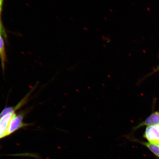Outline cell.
<instances>
[{"label": "cell", "mask_w": 159, "mask_h": 159, "mask_svg": "<svg viewBox=\"0 0 159 159\" xmlns=\"http://www.w3.org/2000/svg\"><path fill=\"white\" fill-rule=\"evenodd\" d=\"M141 144L147 147L151 152L159 158V146L149 142H140Z\"/></svg>", "instance_id": "8992f818"}, {"label": "cell", "mask_w": 159, "mask_h": 159, "mask_svg": "<svg viewBox=\"0 0 159 159\" xmlns=\"http://www.w3.org/2000/svg\"><path fill=\"white\" fill-rule=\"evenodd\" d=\"M1 32H0V59H1L2 67L3 70L5 69L6 61V53L4 40L2 36Z\"/></svg>", "instance_id": "5b68a950"}, {"label": "cell", "mask_w": 159, "mask_h": 159, "mask_svg": "<svg viewBox=\"0 0 159 159\" xmlns=\"http://www.w3.org/2000/svg\"><path fill=\"white\" fill-rule=\"evenodd\" d=\"M14 111L13 110V109L12 108H10V107H9V108H7L4 109V110L2 111L1 114H0V118H2V117L4 116V115L8 114V113L13 112Z\"/></svg>", "instance_id": "52a82bcc"}, {"label": "cell", "mask_w": 159, "mask_h": 159, "mask_svg": "<svg viewBox=\"0 0 159 159\" xmlns=\"http://www.w3.org/2000/svg\"><path fill=\"white\" fill-rule=\"evenodd\" d=\"M15 114L14 111L0 118V139L7 136L10 121Z\"/></svg>", "instance_id": "3957f363"}, {"label": "cell", "mask_w": 159, "mask_h": 159, "mask_svg": "<svg viewBox=\"0 0 159 159\" xmlns=\"http://www.w3.org/2000/svg\"><path fill=\"white\" fill-rule=\"evenodd\" d=\"M23 116L21 115H14L10 121L8 128L7 136L12 134L20 128L26 125L23 122Z\"/></svg>", "instance_id": "7a4b0ae2"}, {"label": "cell", "mask_w": 159, "mask_h": 159, "mask_svg": "<svg viewBox=\"0 0 159 159\" xmlns=\"http://www.w3.org/2000/svg\"><path fill=\"white\" fill-rule=\"evenodd\" d=\"M144 137L148 142L159 146V125L147 127Z\"/></svg>", "instance_id": "6da1fadb"}, {"label": "cell", "mask_w": 159, "mask_h": 159, "mask_svg": "<svg viewBox=\"0 0 159 159\" xmlns=\"http://www.w3.org/2000/svg\"><path fill=\"white\" fill-rule=\"evenodd\" d=\"M158 125H159V112L156 111L152 113L143 122L135 127L134 130L144 126L148 127Z\"/></svg>", "instance_id": "277c9868"}, {"label": "cell", "mask_w": 159, "mask_h": 159, "mask_svg": "<svg viewBox=\"0 0 159 159\" xmlns=\"http://www.w3.org/2000/svg\"><path fill=\"white\" fill-rule=\"evenodd\" d=\"M2 11V10L0 9V15H1V14ZM0 32H3V29H2V25L1 23V17H0Z\"/></svg>", "instance_id": "ba28073f"}, {"label": "cell", "mask_w": 159, "mask_h": 159, "mask_svg": "<svg viewBox=\"0 0 159 159\" xmlns=\"http://www.w3.org/2000/svg\"><path fill=\"white\" fill-rule=\"evenodd\" d=\"M4 0H0V5L2 7Z\"/></svg>", "instance_id": "9c48e42d"}, {"label": "cell", "mask_w": 159, "mask_h": 159, "mask_svg": "<svg viewBox=\"0 0 159 159\" xmlns=\"http://www.w3.org/2000/svg\"><path fill=\"white\" fill-rule=\"evenodd\" d=\"M158 70H159V65L158 66H157V69L156 70V71H158Z\"/></svg>", "instance_id": "30bf717a"}]
</instances>
